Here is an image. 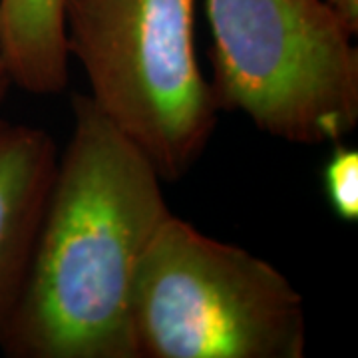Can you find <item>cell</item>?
Listing matches in <instances>:
<instances>
[{"mask_svg": "<svg viewBox=\"0 0 358 358\" xmlns=\"http://www.w3.org/2000/svg\"><path fill=\"white\" fill-rule=\"evenodd\" d=\"M72 112V138L0 346L13 358H138L131 291L171 215L164 179L90 96H74Z\"/></svg>", "mask_w": 358, "mask_h": 358, "instance_id": "1", "label": "cell"}, {"mask_svg": "<svg viewBox=\"0 0 358 358\" xmlns=\"http://www.w3.org/2000/svg\"><path fill=\"white\" fill-rule=\"evenodd\" d=\"M138 358H303V296L277 267L173 213L131 291Z\"/></svg>", "mask_w": 358, "mask_h": 358, "instance_id": "2", "label": "cell"}, {"mask_svg": "<svg viewBox=\"0 0 358 358\" xmlns=\"http://www.w3.org/2000/svg\"><path fill=\"white\" fill-rule=\"evenodd\" d=\"M62 18L90 98L159 178H183L219 114L195 54V0H62Z\"/></svg>", "mask_w": 358, "mask_h": 358, "instance_id": "3", "label": "cell"}, {"mask_svg": "<svg viewBox=\"0 0 358 358\" xmlns=\"http://www.w3.org/2000/svg\"><path fill=\"white\" fill-rule=\"evenodd\" d=\"M209 88L273 138L338 143L358 126V50L324 0H207Z\"/></svg>", "mask_w": 358, "mask_h": 358, "instance_id": "4", "label": "cell"}, {"mask_svg": "<svg viewBox=\"0 0 358 358\" xmlns=\"http://www.w3.org/2000/svg\"><path fill=\"white\" fill-rule=\"evenodd\" d=\"M56 164L48 131L0 120V334L24 289Z\"/></svg>", "mask_w": 358, "mask_h": 358, "instance_id": "5", "label": "cell"}, {"mask_svg": "<svg viewBox=\"0 0 358 358\" xmlns=\"http://www.w3.org/2000/svg\"><path fill=\"white\" fill-rule=\"evenodd\" d=\"M0 42L13 84L34 96L68 84L62 0H0Z\"/></svg>", "mask_w": 358, "mask_h": 358, "instance_id": "6", "label": "cell"}, {"mask_svg": "<svg viewBox=\"0 0 358 358\" xmlns=\"http://www.w3.org/2000/svg\"><path fill=\"white\" fill-rule=\"evenodd\" d=\"M324 192L333 211L348 223L358 219V152L338 141L324 166Z\"/></svg>", "mask_w": 358, "mask_h": 358, "instance_id": "7", "label": "cell"}, {"mask_svg": "<svg viewBox=\"0 0 358 358\" xmlns=\"http://www.w3.org/2000/svg\"><path fill=\"white\" fill-rule=\"evenodd\" d=\"M324 4L336 14V18L346 26V30L358 34V0H324Z\"/></svg>", "mask_w": 358, "mask_h": 358, "instance_id": "8", "label": "cell"}, {"mask_svg": "<svg viewBox=\"0 0 358 358\" xmlns=\"http://www.w3.org/2000/svg\"><path fill=\"white\" fill-rule=\"evenodd\" d=\"M13 84V78H10V70L6 64V56H4V48H2V42H0V106L6 98V92Z\"/></svg>", "mask_w": 358, "mask_h": 358, "instance_id": "9", "label": "cell"}]
</instances>
